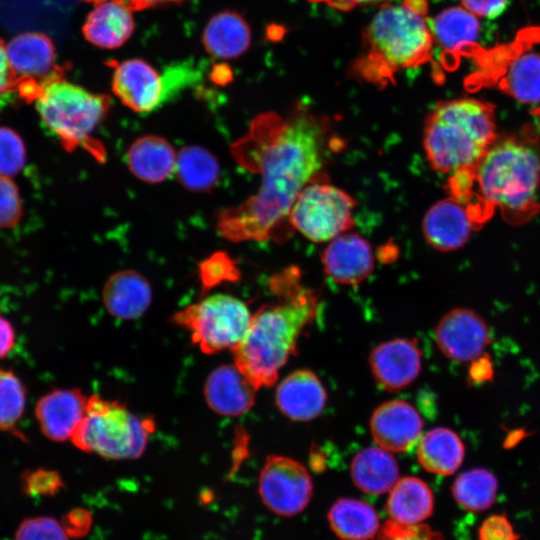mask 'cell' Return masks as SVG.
I'll list each match as a JSON object with an SVG mask.
<instances>
[{
  "instance_id": "6da1fadb",
  "label": "cell",
  "mask_w": 540,
  "mask_h": 540,
  "mask_svg": "<svg viewBox=\"0 0 540 540\" xmlns=\"http://www.w3.org/2000/svg\"><path fill=\"white\" fill-rule=\"evenodd\" d=\"M328 121L297 104L288 114L258 115L231 154L244 169L259 174L260 188L239 205L223 210L217 230L233 242L272 237L302 189L319 172L328 142Z\"/></svg>"
},
{
  "instance_id": "7a4b0ae2",
  "label": "cell",
  "mask_w": 540,
  "mask_h": 540,
  "mask_svg": "<svg viewBox=\"0 0 540 540\" xmlns=\"http://www.w3.org/2000/svg\"><path fill=\"white\" fill-rule=\"evenodd\" d=\"M270 287L279 302L258 309L242 340L231 349L234 364L257 390L276 382L318 311L316 294L301 285L297 271L277 274Z\"/></svg>"
},
{
  "instance_id": "3957f363",
  "label": "cell",
  "mask_w": 540,
  "mask_h": 540,
  "mask_svg": "<svg viewBox=\"0 0 540 540\" xmlns=\"http://www.w3.org/2000/svg\"><path fill=\"white\" fill-rule=\"evenodd\" d=\"M428 10L404 0L385 4L365 27L361 53L351 65L358 78L385 87L398 72L432 61L434 40Z\"/></svg>"
},
{
  "instance_id": "277c9868",
  "label": "cell",
  "mask_w": 540,
  "mask_h": 540,
  "mask_svg": "<svg viewBox=\"0 0 540 540\" xmlns=\"http://www.w3.org/2000/svg\"><path fill=\"white\" fill-rule=\"evenodd\" d=\"M496 137L491 104L472 98L438 103L428 114L423 146L431 167L456 173L476 166Z\"/></svg>"
},
{
  "instance_id": "5b68a950",
  "label": "cell",
  "mask_w": 540,
  "mask_h": 540,
  "mask_svg": "<svg viewBox=\"0 0 540 540\" xmlns=\"http://www.w3.org/2000/svg\"><path fill=\"white\" fill-rule=\"evenodd\" d=\"M34 102L42 122L65 150L83 148L96 159H105V149L92 135L108 113L107 95L90 92L62 77L47 84Z\"/></svg>"
},
{
  "instance_id": "8992f818",
  "label": "cell",
  "mask_w": 540,
  "mask_h": 540,
  "mask_svg": "<svg viewBox=\"0 0 540 540\" xmlns=\"http://www.w3.org/2000/svg\"><path fill=\"white\" fill-rule=\"evenodd\" d=\"M152 427L153 422L139 418L124 404L93 395L71 441L78 449L107 459H134L146 450Z\"/></svg>"
},
{
  "instance_id": "52a82bcc",
  "label": "cell",
  "mask_w": 540,
  "mask_h": 540,
  "mask_svg": "<svg viewBox=\"0 0 540 540\" xmlns=\"http://www.w3.org/2000/svg\"><path fill=\"white\" fill-rule=\"evenodd\" d=\"M474 168L487 202L510 211L532 204L540 182V157L531 147L511 140L493 144Z\"/></svg>"
},
{
  "instance_id": "ba28073f",
  "label": "cell",
  "mask_w": 540,
  "mask_h": 540,
  "mask_svg": "<svg viewBox=\"0 0 540 540\" xmlns=\"http://www.w3.org/2000/svg\"><path fill=\"white\" fill-rule=\"evenodd\" d=\"M251 320L244 302L226 294H214L176 312L172 321L186 328L205 354L234 348Z\"/></svg>"
},
{
  "instance_id": "9c48e42d",
  "label": "cell",
  "mask_w": 540,
  "mask_h": 540,
  "mask_svg": "<svg viewBox=\"0 0 540 540\" xmlns=\"http://www.w3.org/2000/svg\"><path fill=\"white\" fill-rule=\"evenodd\" d=\"M354 198L324 183L306 185L295 200L288 220L314 242L332 240L354 225Z\"/></svg>"
},
{
  "instance_id": "30bf717a",
  "label": "cell",
  "mask_w": 540,
  "mask_h": 540,
  "mask_svg": "<svg viewBox=\"0 0 540 540\" xmlns=\"http://www.w3.org/2000/svg\"><path fill=\"white\" fill-rule=\"evenodd\" d=\"M9 64L17 81V94L34 102L50 82L64 77L56 63L51 39L43 33L26 32L14 37L6 46Z\"/></svg>"
},
{
  "instance_id": "8fae6325",
  "label": "cell",
  "mask_w": 540,
  "mask_h": 540,
  "mask_svg": "<svg viewBox=\"0 0 540 540\" xmlns=\"http://www.w3.org/2000/svg\"><path fill=\"white\" fill-rule=\"evenodd\" d=\"M312 490L311 477L301 463L280 455L266 458L259 476V494L272 512L283 516L301 512Z\"/></svg>"
},
{
  "instance_id": "7c38bea8",
  "label": "cell",
  "mask_w": 540,
  "mask_h": 540,
  "mask_svg": "<svg viewBox=\"0 0 540 540\" xmlns=\"http://www.w3.org/2000/svg\"><path fill=\"white\" fill-rule=\"evenodd\" d=\"M435 341L446 358L466 363L482 356L491 341V334L480 314L468 308H455L438 322Z\"/></svg>"
},
{
  "instance_id": "4fadbf2b",
  "label": "cell",
  "mask_w": 540,
  "mask_h": 540,
  "mask_svg": "<svg viewBox=\"0 0 540 540\" xmlns=\"http://www.w3.org/2000/svg\"><path fill=\"white\" fill-rule=\"evenodd\" d=\"M112 91L125 106L138 113L152 112L170 98L165 75L138 58L116 65Z\"/></svg>"
},
{
  "instance_id": "5bb4252c",
  "label": "cell",
  "mask_w": 540,
  "mask_h": 540,
  "mask_svg": "<svg viewBox=\"0 0 540 540\" xmlns=\"http://www.w3.org/2000/svg\"><path fill=\"white\" fill-rule=\"evenodd\" d=\"M369 364L380 388L397 391L418 377L422 354L415 340L397 338L376 346L370 354Z\"/></svg>"
},
{
  "instance_id": "9a60e30c",
  "label": "cell",
  "mask_w": 540,
  "mask_h": 540,
  "mask_svg": "<svg viewBox=\"0 0 540 540\" xmlns=\"http://www.w3.org/2000/svg\"><path fill=\"white\" fill-rule=\"evenodd\" d=\"M370 430L381 448L389 452H404L419 442L423 421L418 411L407 401L391 400L374 410Z\"/></svg>"
},
{
  "instance_id": "2e32d148",
  "label": "cell",
  "mask_w": 540,
  "mask_h": 540,
  "mask_svg": "<svg viewBox=\"0 0 540 540\" xmlns=\"http://www.w3.org/2000/svg\"><path fill=\"white\" fill-rule=\"evenodd\" d=\"M322 262L326 274L344 285H358L374 269L371 245L356 233L341 234L332 239L322 254Z\"/></svg>"
},
{
  "instance_id": "e0dca14e",
  "label": "cell",
  "mask_w": 540,
  "mask_h": 540,
  "mask_svg": "<svg viewBox=\"0 0 540 540\" xmlns=\"http://www.w3.org/2000/svg\"><path fill=\"white\" fill-rule=\"evenodd\" d=\"M88 397L80 390L55 389L45 394L36 405V418L43 434L53 441L71 440L85 415Z\"/></svg>"
},
{
  "instance_id": "ac0fdd59",
  "label": "cell",
  "mask_w": 540,
  "mask_h": 540,
  "mask_svg": "<svg viewBox=\"0 0 540 540\" xmlns=\"http://www.w3.org/2000/svg\"><path fill=\"white\" fill-rule=\"evenodd\" d=\"M276 405L283 415L294 421H309L319 416L327 393L318 376L307 369L297 370L277 387Z\"/></svg>"
},
{
  "instance_id": "d6986e66",
  "label": "cell",
  "mask_w": 540,
  "mask_h": 540,
  "mask_svg": "<svg viewBox=\"0 0 540 540\" xmlns=\"http://www.w3.org/2000/svg\"><path fill=\"white\" fill-rule=\"evenodd\" d=\"M472 226L468 210L454 198L436 202L426 212L422 221L426 241L440 251L462 247L471 235Z\"/></svg>"
},
{
  "instance_id": "ffe728a7",
  "label": "cell",
  "mask_w": 540,
  "mask_h": 540,
  "mask_svg": "<svg viewBox=\"0 0 540 540\" xmlns=\"http://www.w3.org/2000/svg\"><path fill=\"white\" fill-rule=\"evenodd\" d=\"M257 389L236 365H222L206 379L204 396L217 414L235 417L246 413L255 402Z\"/></svg>"
},
{
  "instance_id": "44dd1931",
  "label": "cell",
  "mask_w": 540,
  "mask_h": 540,
  "mask_svg": "<svg viewBox=\"0 0 540 540\" xmlns=\"http://www.w3.org/2000/svg\"><path fill=\"white\" fill-rule=\"evenodd\" d=\"M132 11L133 8L125 0L96 3L84 22V37L100 48H119L133 33Z\"/></svg>"
},
{
  "instance_id": "7402d4cb",
  "label": "cell",
  "mask_w": 540,
  "mask_h": 540,
  "mask_svg": "<svg viewBox=\"0 0 540 540\" xmlns=\"http://www.w3.org/2000/svg\"><path fill=\"white\" fill-rule=\"evenodd\" d=\"M434 44L441 50L443 63L450 57L468 55L476 47L479 20L464 7H450L429 20Z\"/></svg>"
},
{
  "instance_id": "603a6c76",
  "label": "cell",
  "mask_w": 540,
  "mask_h": 540,
  "mask_svg": "<svg viewBox=\"0 0 540 540\" xmlns=\"http://www.w3.org/2000/svg\"><path fill=\"white\" fill-rule=\"evenodd\" d=\"M102 300L110 315L132 320L146 312L152 300V290L140 273L124 270L108 278L103 287Z\"/></svg>"
},
{
  "instance_id": "cb8c5ba5",
  "label": "cell",
  "mask_w": 540,
  "mask_h": 540,
  "mask_svg": "<svg viewBox=\"0 0 540 540\" xmlns=\"http://www.w3.org/2000/svg\"><path fill=\"white\" fill-rule=\"evenodd\" d=\"M126 162L134 176L146 183L156 184L175 173L177 153L165 138L145 135L129 147Z\"/></svg>"
},
{
  "instance_id": "d4e9b609",
  "label": "cell",
  "mask_w": 540,
  "mask_h": 540,
  "mask_svg": "<svg viewBox=\"0 0 540 540\" xmlns=\"http://www.w3.org/2000/svg\"><path fill=\"white\" fill-rule=\"evenodd\" d=\"M203 43L212 56L233 59L249 48L251 30L240 14L222 11L208 21L203 33Z\"/></svg>"
},
{
  "instance_id": "484cf974",
  "label": "cell",
  "mask_w": 540,
  "mask_h": 540,
  "mask_svg": "<svg viewBox=\"0 0 540 540\" xmlns=\"http://www.w3.org/2000/svg\"><path fill=\"white\" fill-rule=\"evenodd\" d=\"M465 445L453 430L437 427L421 436L417 446V459L428 472L451 475L461 466Z\"/></svg>"
},
{
  "instance_id": "4316f807",
  "label": "cell",
  "mask_w": 540,
  "mask_h": 540,
  "mask_svg": "<svg viewBox=\"0 0 540 540\" xmlns=\"http://www.w3.org/2000/svg\"><path fill=\"white\" fill-rule=\"evenodd\" d=\"M351 477L363 492L379 495L391 490L396 484L399 468L389 451L380 446H371L359 451L353 458Z\"/></svg>"
},
{
  "instance_id": "83f0119b",
  "label": "cell",
  "mask_w": 540,
  "mask_h": 540,
  "mask_svg": "<svg viewBox=\"0 0 540 540\" xmlns=\"http://www.w3.org/2000/svg\"><path fill=\"white\" fill-rule=\"evenodd\" d=\"M433 506L434 497L430 487L417 477L398 480L387 501L391 520L407 525H416L428 518Z\"/></svg>"
},
{
  "instance_id": "f1b7e54d",
  "label": "cell",
  "mask_w": 540,
  "mask_h": 540,
  "mask_svg": "<svg viewBox=\"0 0 540 540\" xmlns=\"http://www.w3.org/2000/svg\"><path fill=\"white\" fill-rule=\"evenodd\" d=\"M328 520L333 532L343 540H368L379 530V515L368 503L340 498L330 508Z\"/></svg>"
},
{
  "instance_id": "f546056e",
  "label": "cell",
  "mask_w": 540,
  "mask_h": 540,
  "mask_svg": "<svg viewBox=\"0 0 540 540\" xmlns=\"http://www.w3.org/2000/svg\"><path fill=\"white\" fill-rule=\"evenodd\" d=\"M500 88L522 104L539 106L540 53L525 51L511 59L502 74Z\"/></svg>"
},
{
  "instance_id": "4dcf8cb0",
  "label": "cell",
  "mask_w": 540,
  "mask_h": 540,
  "mask_svg": "<svg viewBox=\"0 0 540 540\" xmlns=\"http://www.w3.org/2000/svg\"><path fill=\"white\" fill-rule=\"evenodd\" d=\"M175 173L193 192L211 191L220 178V166L212 153L200 146H186L177 154Z\"/></svg>"
},
{
  "instance_id": "1f68e13d",
  "label": "cell",
  "mask_w": 540,
  "mask_h": 540,
  "mask_svg": "<svg viewBox=\"0 0 540 540\" xmlns=\"http://www.w3.org/2000/svg\"><path fill=\"white\" fill-rule=\"evenodd\" d=\"M497 479L485 468H473L457 476L452 485L456 502L470 512L488 509L496 499Z\"/></svg>"
},
{
  "instance_id": "d6a6232c",
  "label": "cell",
  "mask_w": 540,
  "mask_h": 540,
  "mask_svg": "<svg viewBox=\"0 0 540 540\" xmlns=\"http://www.w3.org/2000/svg\"><path fill=\"white\" fill-rule=\"evenodd\" d=\"M25 388L12 372L0 369V430L13 428L25 408Z\"/></svg>"
},
{
  "instance_id": "836d02e7",
  "label": "cell",
  "mask_w": 540,
  "mask_h": 540,
  "mask_svg": "<svg viewBox=\"0 0 540 540\" xmlns=\"http://www.w3.org/2000/svg\"><path fill=\"white\" fill-rule=\"evenodd\" d=\"M26 149L22 138L8 127H0V175L15 176L24 167Z\"/></svg>"
},
{
  "instance_id": "e575fe53",
  "label": "cell",
  "mask_w": 540,
  "mask_h": 540,
  "mask_svg": "<svg viewBox=\"0 0 540 540\" xmlns=\"http://www.w3.org/2000/svg\"><path fill=\"white\" fill-rule=\"evenodd\" d=\"M13 540H69V536L55 518L35 516L19 524Z\"/></svg>"
},
{
  "instance_id": "d590c367",
  "label": "cell",
  "mask_w": 540,
  "mask_h": 540,
  "mask_svg": "<svg viewBox=\"0 0 540 540\" xmlns=\"http://www.w3.org/2000/svg\"><path fill=\"white\" fill-rule=\"evenodd\" d=\"M199 274L204 290L225 281H236L240 277V271L236 264L223 254L214 255L203 262Z\"/></svg>"
},
{
  "instance_id": "8d00e7d4",
  "label": "cell",
  "mask_w": 540,
  "mask_h": 540,
  "mask_svg": "<svg viewBox=\"0 0 540 540\" xmlns=\"http://www.w3.org/2000/svg\"><path fill=\"white\" fill-rule=\"evenodd\" d=\"M22 217V202L14 182L0 175V228L18 224Z\"/></svg>"
},
{
  "instance_id": "74e56055",
  "label": "cell",
  "mask_w": 540,
  "mask_h": 540,
  "mask_svg": "<svg viewBox=\"0 0 540 540\" xmlns=\"http://www.w3.org/2000/svg\"><path fill=\"white\" fill-rule=\"evenodd\" d=\"M22 483L24 492L30 496H53L63 487L58 472L42 468L25 473Z\"/></svg>"
},
{
  "instance_id": "f35d334b",
  "label": "cell",
  "mask_w": 540,
  "mask_h": 540,
  "mask_svg": "<svg viewBox=\"0 0 540 540\" xmlns=\"http://www.w3.org/2000/svg\"><path fill=\"white\" fill-rule=\"evenodd\" d=\"M379 540H444L427 525H407L388 520L380 531Z\"/></svg>"
},
{
  "instance_id": "ab89813d",
  "label": "cell",
  "mask_w": 540,
  "mask_h": 540,
  "mask_svg": "<svg viewBox=\"0 0 540 540\" xmlns=\"http://www.w3.org/2000/svg\"><path fill=\"white\" fill-rule=\"evenodd\" d=\"M479 540H518L510 521L504 515H492L479 528Z\"/></svg>"
},
{
  "instance_id": "60d3db41",
  "label": "cell",
  "mask_w": 540,
  "mask_h": 540,
  "mask_svg": "<svg viewBox=\"0 0 540 540\" xmlns=\"http://www.w3.org/2000/svg\"><path fill=\"white\" fill-rule=\"evenodd\" d=\"M17 94V81L9 64L6 47L0 39V104L10 101Z\"/></svg>"
},
{
  "instance_id": "b9f144b4",
  "label": "cell",
  "mask_w": 540,
  "mask_h": 540,
  "mask_svg": "<svg viewBox=\"0 0 540 540\" xmlns=\"http://www.w3.org/2000/svg\"><path fill=\"white\" fill-rule=\"evenodd\" d=\"M61 524L69 537L84 536L92 525V516L85 509L75 508L63 517Z\"/></svg>"
},
{
  "instance_id": "7bdbcfd3",
  "label": "cell",
  "mask_w": 540,
  "mask_h": 540,
  "mask_svg": "<svg viewBox=\"0 0 540 540\" xmlns=\"http://www.w3.org/2000/svg\"><path fill=\"white\" fill-rule=\"evenodd\" d=\"M508 0H461L462 7L476 17L494 18L506 8Z\"/></svg>"
},
{
  "instance_id": "ee69618b",
  "label": "cell",
  "mask_w": 540,
  "mask_h": 540,
  "mask_svg": "<svg viewBox=\"0 0 540 540\" xmlns=\"http://www.w3.org/2000/svg\"><path fill=\"white\" fill-rule=\"evenodd\" d=\"M15 333L12 324L0 316V359L6 357L13 348Z\"/></svg>"
},
{
  "instance_id": "f6af8a7d",
  "label": "cell",
  "mask_w": 540,
  "mask_h": 540,
  "mask_svg": "<svg viewBox=\"0 0 540 540\" xmlns=\"http://www.w3.org/2000/svg\"><path fill=\"white\" fill-rule=\"evenodd\" d=\"M312 3L323 4L338 11H350L356 7L368 4L387 2L389 0H309Z\"/></svg>"
},
{
  "instance_id": "bcb514c9",
  "label": "cell",
  "mask_w": 540,
  "mask_h": 540,
  "mask_svg": "<svg viewBox=\"0 0 540 540\" xmlns=\"http://www.w3.org/2000/svg\"><path fill=\"white\" fill-rule=\"evenodd\" d=\"M133 9L134 8H147L160 4L174 3L181 0H125Z\"/></svg>"
},
{
  "instance_id": "7dc6e473",
  "label": "cell",
  "mask_w": 540,
  "mask_h": 540,
  "mask_svg": "<svg viewBox=\"0 0 540 540\" xmlns=\"http://www.w3.org/2000/svg\"><path fill=\"white\" fill-rule=\"evenodd\" d=\"M533 115L535 116L540 127V105L535 107V109L533 110Z\"/></svg>"
},
{
  "instance_id": "c3c4849f",
  "label": "cell",
  "mask_w": 540,
  "mask_h": 540,
  "mask_svg": "<svg viewBox=\"0 0 540 540\" xmlns=\"http://www.w3.org/2000/svg\"><path fill=\"white\" fill-rule=\"evenodd\" d=\"M88 1H93L95 3H99V2H102V1H105V0H88Z\"/></svg>"
}]
</instances>
